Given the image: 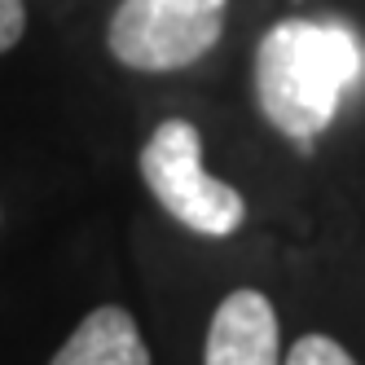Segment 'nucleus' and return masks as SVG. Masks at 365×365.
I'll return each mask as SVG.
<instances>
[{"instance_id": "f03ea898", "label": "nucleus", "mask_w": 365, "mask_h": 365, "mask_svg": "<svg viewBox=\"0 0 365 365\" xmlns=\"http://www.w3.org/2000/svg\"><path fill=\"white\" fill-rule=\"evenodd\" d=\"M141 180L163 212L202 238H229L247 220V198L202 168V137L190 119H163L141 145Z\"/></svg>"}, {"instance_id": "0eeeda50", "label": "nucleus", "mask_w": 365, "mask_h": 365, "mask_svg": "<svg viewBox=\"0 0 365 365\" xmlns=\"http://www.w3.org/2000/svg\"><path fill=\"white\" fill-rule=\"evenodd\" d=\"M22 31H27V5L22 0H0V53H9L22 40Z\"/></svg>"}, {"instance_id": "f257e3e1", "label": "nucleus", "mask_w": 365, "mask_h": 365, "mask_svg": "<svg viewBox=\"0 0 365 365\" xmlns=\"http://www.w3.org/2000/svg\"><path fill=\"white\" fill-rule=\"evenodd\" d=\"M365 75V40L344 18H282L255 44V101L282 137L312 145Z\"/></svg>"}, {"instance_id": "39448f33", "label": "nucleus", "mask_w": 365, "mask_h": 365, "mask_svg": "<svg viewBox=\"0 0 365 365\" xmlns=\"http://www.w3.org/2000/svg\"><path fill=\"white\" fill-rule=\"evenodd\" d=\"M48 365H150V348L133 312L119 304H101L66 334V344Z\"/></svg>"}, {"instance_id": "423d86ee", "label": "nucleus", "mask_w": 365, "mask_h": 365, "mask_svg": "<svg viewBox=\"0 0 365 365\" xmlns=\"http://www.w3.org/2000/svg\"><path fill=\"white\" fill-rule=\"evenodd\" d=\"M282 365H361V361H352V352L330 334H304V339H295L291 356Z\"/></svg>"}, {"instance_id": "20e7f679", "label": "nucleus", "mask_w": 365, "mask_h": 365, "mask_svg": "<svg viewBox=\"0 0 365 365\" xmlns=\"http://www.w3.org/2000/svg\"><path fill=\"white\" fill-rule=\"evenodd\" d=\"M202 365H282V339H277V312L269 295L229 291L207 326Z\"/></svg>"}, {"instance_id": "7ed1b4c3", "label": "nucleus", "mask_w": 365, "mask_h": 365, "mask_svg": "<svg viewBox=\"0 0 365 365\" xmlns=\"http://www.w3.org/2000/svg\"><path fill=\"white\" fill-rule=\"evenodd\" d=\"M225 5L229 0H119L106 27V48L128 71H185L220 44Z\"/></svg>"}]
</instances>
